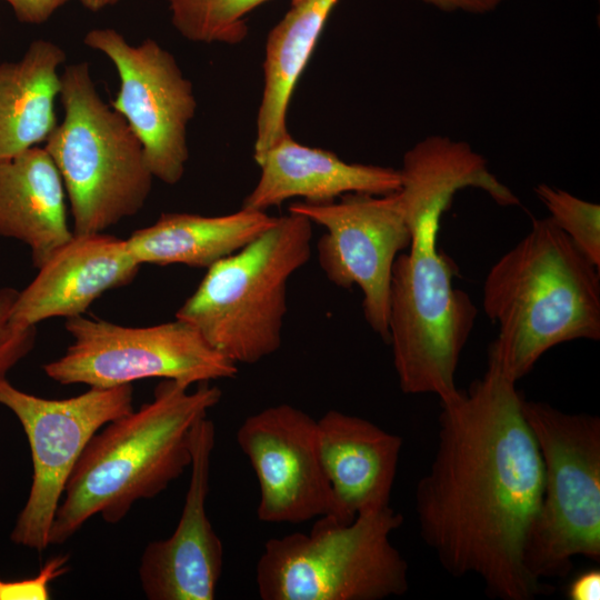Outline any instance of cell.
I'll use <instances>...</instances> for the list:
<instances>
[{"label":"cell","instance_id":"6da1fadb","mask_svg":"<svg viewBox=\"0 0 600 600\" xmlns=\"http://www.w3.org/2000/svg\"><path fill=\"white\" fill-rule=\"evenodd\" d=\"M516 383L488 360L481 379L440 402L437 449L414 492L420 536L443 569L480 578L501 600L544 587L526 567L543 463Z\"/></svg>","mask_w":600,"mask_h":600},{"label":"cell","instance_id":"7a4b0ae2","mask_svg":"<svg viewBox=\"0 0 600 600\" xmlns=\"http://www.w3.org/2000/svg\"><path fill=\"white\" fill-rule=\"evenodd\" d=\"M399 172L411 240L392 268L388 343L402 392L444 402L460 392L456 372L477 307L453 287L456 263L438 248L440 220L458 191L491 193L497 178L468 142L439 134L407 150Z\"/></svg>","mask_w":600,"mask_h":600},{"label":"cell","instance_id":"3957f363","mask_svg":"<svg viewBox=\"0 0 600 600\" xmlns=\"http://www.w3.org/2000/svg\"><path fill=\"white\" fill-rule=\"evenodd\" d=\"M162 379L153 398L110 421L90 439L66 484L49 533L62 544L94 516L114 524L141 499H151L191 463L194 423L216 407L221 390Z\"/></svg>","mask_w":600,"mask_h":600},{"label":"cell","instance_id":"277c9868","mask_svg":"<svg viewBox=\"0 0 600 600\" xmlns=\"http://www.w3.org/2000/svg\"><path fill=\"white\" fill-rule=\"evenodd\" d=\"M482 303L499 328L488 360L516 382L549 349L600 339V269L549 217L490 268Z\"/></svg>","mask_w":600,"mask_h":600},{"label":"cell","instance_id":"5b68a950","mask_svg":"<svg viewBox=\"0 0 600 600\" xmlns=\"http://www.w3.org/2000/svg\"><path fill=\"white\" fill-rule=\"evenodd\" d=\"M312 222L291 213L210 266L176 312L219 353L253 364L281 346L287 284L311 257Z\"/></svg>","mask_w":600,"mask_h":600},{"label":"cell","instance_id":"8992f818","mask_svg":"<svg viewBox=\"0 0 600 600\" xmlns=\"http://www.w3.org/2000/svg\"><path fill=\"white\" fill-rule=\"evenodd\" d=\"M63 119L44 142L64 186L73 233L104 232L137 214L153 176L124 118L100 97L88 62L61 73Z\"/></svg>","mask_w":600,"mask_h":600},{"label":"cell","instance_id":"52a82bcc","mask_svg":"<svg viewBox=\"0 0 600 600\" xmlns=\"http://www.w3.org/2000/svg\"><path fill=\"white\" fill-rule=\"evenodd\" d=\"M402 516L390 506L350 523L319 517L309 533L269 539L256 566L262 600H381L409 589L408 563L390 534Z\"/></svg>","mask_w":600,"mask_h":600},{"label":"cell","instance_id":"ba28073f","mask_svg":"<svg viewBox=\"0 0 600 600\" xmlns=\"http://www.w3.org/2000/svg\"><path fill=\"white\" fill-rule=\"evenodd\" d=\"M543 463V490L529 534L532 578L566 577L574 557L600 560V418L523 399Z\"/></svg>","mask_w":600,"mask_h":600},{"label":"cell","instance_id":"9c48e42d","mask_svg":"<svg viewBox=\"0 0 600 600\" xmlns=\"http://www.w3.org/2000/svg\"><path fill=\"white\" fill-rule=\"evenodd\" d=\"M72 343L43 366L61 384L110 388L160 378L190 387L234 378V362L214 350L190 323L174 321L150 327H126L83 314L68 318Z\"/></svg>","mask_w":600,"mask_h":600},{"label":"cell","instance_id":"30bf717a","mask_svg":"<svg viewBox=\"0 0 600 600\" xmlns=\"http://www.w3.org/2000/svg\"><path fill=\"white\" fill-rule=\"evenodd\" d=\"M0 406L20 422L31 452L32 479L10 532L21 547L44 551L66 484L82 451L102 427L133 409L132 384L90 387L67 399H46L0 379Z\"/></svg>","mask_w":600,"mask_h":600},{"label":"cell","instance_id":"8fae6325","mask_svg":"<svg viewBox=\"0 0 600 600\" xmlns=\"http://www.w3.org/2000/svg\"><path fill=\"white\" fill-rule=\"evenodd\" d=\"M339 198L327 203L294 202L289 212L326 229L317 242L320 268L340 288L359 287L366 321L388 343L392 268L411 240L399 191Z\"/></svg>","mask_w":600,"mask_h":600},{"label":"cell","instance_id":"7c38bea8","mask_svg":"<svg viewBox=\"0 0 600 600\" xmlns=\"http://www.w3.org/2000/svg\"><path fill=\"white\" fill-rule=\"evenodd\" d=\"M83 43L114 66L119 90L110 107L141 142L153 178L178 183L189 159L187 129L197 100L176 58L151 38L134 46L112 28L91 29Z\"/></svg>","mask_w":600,"mask_h":600},{"label":"cell","instance_id":"4fadbf2b","mask_svg":"<svg viewBox=\"0 0 600 600\" xmlns=\"http://www.w3.org/2000/svg\"><path fill=\"white\" fill-rule=\"evenodd\" d=\"M237 442L259 482L260 521L301 523L332 513L311 416L286 403L266 408L241 423Z\"/></svg>","mask_w":600,"mask_h":600},{"label":"cell","instance_id":"5bb4252c","mask_svg":"<svg viewBox=\"0 0 600 600\" xmlns=\"http://www.w3.org/2000/svg\"><path fill=\"white\" fill-rule=\"evenodd\" d=\"M216 429L207 417L190 438L191 476L173 533L147 544L139 579L150 600H212L221 577L223 547L206 512Z\"/></svg>","mask_w":600,"mask_h":600},{"label":"cell","instance_id":"9a60e30c","mask_svg":"<svg viewBox=\"0 0 600 600\" xmlns=\"http://www.w3.org/2000/svg\"><path fill=\"white\" fill-rule=\"evenodd\" d=\"M140 267L127 239L104 232L73 233L18 292L11 322L27 328L83 314L104 292L129 284Z\"/></svg>","mask_w":600,"mask_h":600},{"label":"cell","instance_id":"2e32d148","mask_svg":"<svg viewBox=\"0 0 600 600\" xmlns=\"http://www.w3.org/2000/svg\"><path fill=\"white\" fill-rule=\"evenodd\" d=\"M318 423V447L333 497L331 516L350 523L390 506L402 439L363 418L329 410Z\"/></svg>","mask_w":600,"mask_h":600},{"label":"cell","instance_id":"e0dca14e","mask_svg":"<svg viewBox=\"0 0 600 600\" xmlns=\"http://www.w3.org/2000/svg\"><path fill=\"white\" fill-rule=\"evenodd\" d=\"M253 159L261 173L242 202L248 210L266 212L297 197L327 203L351 192L383 196L401 187L399 169L348 163L330 151L297 142L290 133Z\"/></svg>","mask_w":600,"mask_h":600},{"label":"cell","instance_id":"ac0fdd59","mask_svg":"<svg viewBox=\"0 0 600 600\" xmlns=\"http://www.w3.org/2000/svg\"><path fill=\"white\" fill-rule=\"evenodd\" d=\"M0 236L27 244L36 268L72 238L64 186L44 147L0 160Z\"/></svg>","mask_w":600,"mask_h":600},{"label":"cell","instance_id":"d6986e66","mask_svg":"<svg viewBox=\"0 0 600 600\" xmlns=\"http://www.w3.org/2000/svg\"><path fill=\"white\" fill-rule=\"evenodd\" d=\"M277 218L263 211L241 210L217 217L194 213H162L151 226L136 230L127 243L142 264H184L209 268L240 250Z\"/></svg>","mask_w":600,"mask_h":600},{"label":"cell","instance_id":"ffe728a7","mask_svg":"<svg viewBox=\"0 0 600 600\" xmlns=\"http://www.w3.org/2000/svg\"><path fill=\"white\" fill-rule=\"evenodd\" d=\"M338 1L292 0L286 14L270 30L264 48L253 158L289 134L287 112L292 93Z\"/></svg>","mask_w":600,"mask_h":600},{"label":"cell","instance_id":"44dd1931","mask_svg":"<svg viewBox=\"0 0 600 600\" xmlns=\"http://www.w3.org/2000/svg\"><path fill=\"white\" fill-rule=\"evenodd\" d=\"M66 59L57 43L36 39L19 60L0 63V160L46 142L57 127Z\"/></svg>","mask_w":600,"mask_h":600},{"label":"cell","instance_id":"7402d4cb","mask_svg":"<svg viewBox=\"0 0 600 600\" xmlns=\"http://www.w3.org/2000/svg\"><path fill=\"white\" fill-rule=\"evenodd\" d=\"M171 23L187 40L238 44L249 32L247 17L269 0H166Z\"/></svg>","mask_w":600,"mask_h":600},{"label":"cell","instance_id":"603a6c76","mask_svg":"<svg viewBox=\"0 0 600 600\" xmlns=\"http://www.w3.org/2000/svg\"><path fill=\"white\" fill-rule=\"evenodd\" d=\"M534 192L550 220L600 269V206L547 183L537 184Z\"/></svg>","mask_w":600,"mask_h":600},{"label":"cell","instance_id":"cb8c5ba5","mask_svg":"<svg viewBox=\"0 0 600 600\" xmlns=\"http://www.w3.org/2000/svg\"><path fill=\"white\" fill-rule=\"evenodd\" d=\"M18 290L10 287L0 289V379L26 358L34 347L36 327H19L11 322V311Z\"/></svg>","mask_w":600,"mask_h":600},{"label":"cell","instance_id":"d4e9b609","mask_svg":"<svg viewBox=\"0 0 600 600\" xmlns=\"http://www.w3.org/2000/svg\"><path fill=\"white\" fill-rule=\"evenodd\" d=\"M69 557L50 558L32 578L6 581L0 579V600H48L50 584L69 570Z\"/></svg>","mask_w":600,"mask_h":600},{"label":"cell","instance_id":"484cf974","mask_svg":"<svg viewBox=\"0 0 600 600\" xmlns=\"http://www.w3.org/2000/svg\"><path fill=\"white\" fill-rule=\"evenodd\" d=\"M16 18L27 24H41L70 0H3Z\"/></svg>","mask_w":600,"mask_h":600},{"label":"cell","instance_id":"4316f807","mask_svg":"<svg viewBox=\"0 0 600 600\" xmlns=\"http://www.w3.org/2000/svg\"><path fill=\"white\" fill-rule=\"evenodd\" d=\"M443 12L486 14L494 11L506 0H417Z\"/></svg>","mask_w":600,"mask_h":600},{"label":"cell","instance_id":"83f0119b","mask_svg":"<svg viewBox=\"0 0 600 600\" xmlns=\"http://www.w3.org/2000/svg\"><path fill=\"white\" fill-rule=\"evenodd\" d=\"M567 597L570 600H599L600 571L591 569L577 576L568 586Z\"/></svg>","mask_w":600,"mask_h":600},{"label":"cell","instance_id":"f1b7e54d","mask_svg":"<svg viewBox=\"0 0 600 600\" xmlns=\"http://www.w3.org/2000/svg\"><path fill=\"white\" fill-rule=\"evenodd\" d=\"M121 0H79V2L88 10L98 12L108 7L117 4Z\"/></svg>","mask_w":600,"mask_h":600}]
</instances>
